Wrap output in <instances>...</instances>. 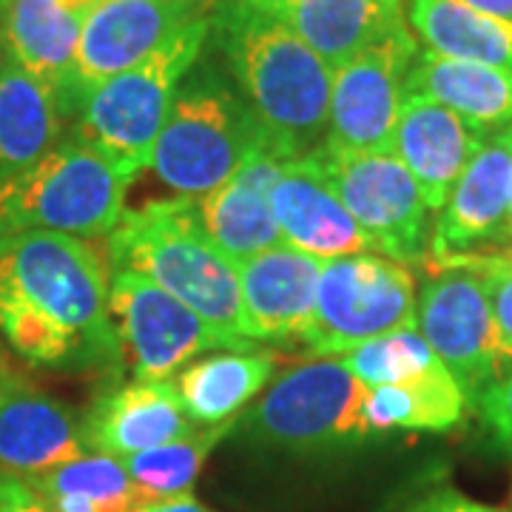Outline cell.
I'll return each mask as SVG.
<instances>
[{
  "mask_svg": "<svg viewBox=\"0 0 512 512\" xmlns=\"http://www.w3.org/2000/svg\"><path fill=\"white\" fill-rule=\"evenodd\" d=\"M0 333L40 367L120 362L109 271L92 242L55 231L0 237Z\"/></svg>",
  "mask_w": 512,
  "mask_h": 512,
  "instance_id": "6da1fadb",
  "label": "cell"
},
{
  "mask_svg": "<svg viewBox=\"0 0 512 512\" xmlns=\"http://www.w3.org/2000/svg\"><path fill=\"white\" fill-rule=\"evenodd\" d=\"M211 32L268 140L291 160L322 146L333 89L328 63L251 0H222Z\"/></svg>",
  "mask_w": 512,
  "mask_h": 512,
  "instance_id": "7a4b0ae2",
  "label": "cell"
},
{
  "mask_svg": "<svg viewBox=\"0 0 512 512\" xmlns=\"http://www.w3.org/2000/svg\"><path fill=\"white\" fill-rule=\"evenodd\" d=\"M109 262L111 271L146 276L180 299L237 350L254 345L245 336L237 265L205 234L191 197L126 211L109 234Z\"/></svg>",
  "mask_w": 512,
  "mask_h": 512,
  "instance_id": "3957f363",
  "label": "cell"
},
{
  "mask_svg": "<svg viewBox=\"0 0 512 512\" xmlns=\"http://www.w3.org/2000/svg\"><path fill=\"white\" fill-rule=\"evenodd\" d=\"M197 66L174 97L151 154L160 183L191 200L231 180L268 143L248 100L211 66Z\"/></svg>",
  "mask_w": 512,
  "mask_h": 512,
  "instance_id": "277c9868",
  "label": "cell"
},
{
  "mask_svg": "<svg viewBox=\"0 0 512 512\" xmlns=\"http://www.w3.org/2000/svg\"><path fill=\"white\" fill-rule=\"evenodd\" d=\"M131 180L86 140H60L35 165L0 183V237L15 231L109 237L126 214Z\"/></svg>",
  "mask_w": 512,
  "mask_h": 512,
  "instance_id": "5b68a950",
  "label": "cell"
},
{
  "mask_svg": "<svg viewBox=\"0 0 512 512\" xmlns=\"http://www.w3.org/2000/svg\"><path fill=\"white\" fill-rule=\"evenodd\" d=\"M208 37L211 20H194L154 55L94 86L77 111V137L137 177L151 165L168 109L188 72L202 60Z\"/></svg>",
  "mask_w": 512,
  "mask_h": 512,
  "instance_id": "8992f818",
  "label": "cell"
},
{
  "mask_svg": "<svg viewBox=\"0 0 512 512\" xmlns=\"http://www.w3.org/2000/svg\"><path fill=\"white\" fill-rule=\"evenodd\" d=\"M367 384L333 356L285 370L242 421L265 447L308 456L353 447L373 436L365 413Z\"/></svg>",
  "mask_w": 512,
  "mask_h": 512,
  "instance_id": "52a82bcc",
  "label": "cell"
},
{
  "mask_svg": "<svg viewBox=\"0 0 512 512\" xmlns=\"http://www.w3.org/2000/svg\"><path fill=\"white\" fill-rule=\"evenodd\" d=\"M416 279L382 254L325 259L311 330L302 342L319 356H342L384 333L416 325Z\"/></svg>",
  "mask_w": 512,
  "mask_h": 512,
  "instance_id": "ba28073f",
  "label": "cell"
},
{
  "mask_svg": "<svg viewBox=\"0 0 512 512\" xmlns=\"http://www.w3.org/2000/svg\"><path fill=\"white\" fill-rule=\"evenodd\" d=\"M311 157L379 254L402 265L424 259L430 251V208L393 151H348L322 143Z\"/></svg>",
  "mask_w": 512,
  "mask_h": 512,
  "instance_id": "9c48e42d",
  "label": "cell"
},
{
  "mask_svg": "<svg viewBox=\"0 0 512 512\" xmlns=\"http://www.w3.org/2000/svg\"><path fill=\"white\" fill-rule=\"evenodd\" d=\"M421 288L416 328L470 402L512 367L484 282L470 265H433Z\"/></svg>",
  "mask_w": 512,
  "mask_h": 512,
  "instance_id": "30bf717a",
  "label": "cell"
},
{
  "mask_svg": "<svg viewBox=\"0 0 512 512\" xmlns=\"http://www.w3.org/2000/svg\"><path fill=\"white\" fill-rule=\"evenodd\" d=\"M109 311L134 382H168L205 350H237L200 313L146 276L114 271L109 279Z\"/></svg>",
  "mask_w": 512,
  "mask_h": 512,
  "instance_id": "8fae6325",
  "label": "cell"
},
{
  "mask_svg": "<svg viewBox=\"0 0 512 512\" xmlns=\"http://www.w3.org/2000/svg\"><path fill=\"white\" fill-rule=\"evenodd\" d=\"M419 55L407 23L370 43L333 69L325 146L348 151H393V128L404 100V80Z\"/></svg>",
  "mask_w": 512,
  "mask_h": 512,
  "instance_id": "7c38bea8",
  "label": "cell"
},
{
  "mask_svg": "<svg viewBox=\"0 0 512 512\" xmlns=\"http://www.w3.org/2000/svg\"><path fill=\"white\" fill-rule=\"evenodd\" d=\"M194 20H200V0H94L77 40L74 83L80 103L94 86L154 55Z\"/></svg>",
  "mask_w": 512,
  "mask_h": 512,
  "instance_id": "4fadbf2b",
  "label": "cell"
},
{
  "mask_svg": "<svg viewBox=\"0 0 512 512\" xmlns=\"http://www.w3.org/2000/svg\"><path fill=\"white\" fill-rule=\"evenodd\" d=\"M512 185V126L490 131L458 177L430 234L433 262L501 248Z\"/></svg>",
  "mask_w": 512,
  "mask_h": 512,
  "instance_id": "5bb4252c",
  "label": "cell"
},
{
  "mask_svg": "<svg viewBox=\"0 0 512 512\" xmlns=\"http://www.w3.org/2000/svg\"><path fill=\"white\" fill-rule=\"evenodd\" d=\"M288 163L291 157L268 140L239 165L231 180L194 200L205 234L234 265L285 245L271 208V191Z\"/></svg>",
  "mask_w": 512,
  "mask_h": 512,
  "instance_id": "9a60e30c",
  "label": "cell"
},
{
  "mask_svg": "<svg viewBox=\"0 0 512 512\" xmlns=\"http://www.w3.org/2000/svg\"><path fill=\"white\" fill-rule=\"evenodd\" d=\"M322 262L291 245H276L239 262L245 336L251 342L305 339L316 311Z\"/></svg>",
  "mask_w": 512,
  "mask_h": 512,
  "instance_id": "2e32d148",
  "label": "cell"
},
{
  "mask_svg": "<svg viewBox=\"0 0 512 512\" xmlns=\"http://www.w3.org/2000/svg\"><path fill=\"white\" fill-rule=\"evenodd\" d=\"M271 208L285 245L302 254L319 259L379 254L311 154L285 165L271 191Z\"/></svg>",
  "mask_w": 512,
  "mask_h": 512,
  "instance_id": "e0dca14e",
  "label": "cell"
},
{
  "mask_svg": "<svg viewBox=\"0 0 512 512\" xmlns=\"http://www.w3.org/2000/svg\"><path fill=\"white\" fill-rule=\"evenodd\" d=\"M83 419L63 402L6 376L0 390V470L23 481L86 456Z\"/></svg>",
  "mask_w": 512,
  "mask_h": 512,
  "instance_id": "ac0fdd59",
  "label": "cell"
},
{
  "mask_svg": "<svg viewBox=\"0 0 512 512\" xmlns=\"http://www.w3.org/2000/svg\"><path fill=\"white\" fill-rule=\"evenodd\" d=\"M484 137V131L436 100L404 94L393 128V154L413 174L427 208L441 211Z\"/></svg>",
  "mask_w": 512,
  "mask_h": 512,
  "instance_id": "d6986e66",
  "label": "cell"
},
{
  "mask_svg": "<svg viewBox=\"0 0 512 512\" xmlns=\"http://www.w3.org/2000/svg\"><path fill=\"white\" fill-rule=\"evenodd\" d=\"M80 23L83 18L60 0H9L0 6L3 52L55 92L66 117L80 111L74 83Z\"/></svg>",
  "mask_w": 512,
  "mask_h": 512,
  "instance_id": "ffe728a7",
  "label": "cell"
},
{
  "mask_svg": "<svg viewBox=\"0 0 512 512\" xmlns=\"http://www.w3.org/2000/svg\"><path fill=\"white\" fill-rule=\"evenodd\" d=\"M174 382H134L103 396L83 419L89 453L128 458L194 433Z\"/></svg>",
  "mask_w": 512,
  "mask_h": 512,
  "instance_id": "44dd1931",
  "label": "cell"
},
{
  "mask_svg": "<svg viewBox=\"0 0 512 512\" xmlns=\"http://www.w3.org/2000/svg\"><path fill=\"white\" fill-rule=\"evenodd\" d=\"M282 20L316 55L339 69L390 29L404 23V0H251Z\"/></svg>",
  "mask_w": 512,
  "mask_h": 512,
  "instance_id": "7402d4cb",
  "label": "cell"
},
{
  "mask_svg": "<svg viewBox=\"0 0 512 512\" xmlns=\"http://www.w3.org/2000/svg\"><path fill=\"white\" fill-rule=\"evenodd\" d=\"M404 94L430 97L484 134L512 126V69L504 66L453 60L424 49L407 72Z\"/></svg>",
  "mask_w": 512,
  "mask_h": 512,
  "instance_id": "603a6c76",
  "label": "cell"
},
{
  "mask_svg": "<svg viewBox=\"0 0 512 512\" xmlns=\"http://www.w3.org/2000/svg\"><path fill=\"white\" fill-rule=\"evenodd\" d=\"M60 100L3 52L0 57V183L35 165L63 140Z\"/></svg>",
  "mask_w": 512,
  "mask_h": 512,
  "instance_id": "cb8c5ba5",
  "label": "cell"
},
{
  "mask_svg": "<svg viewBox=\"0 0 512 512\" xmlns=\"http://www.w3.org/2000/svg\"><path fill=\"white\" fill-rule=\"evenodd\" d=\"M276 373V353L268 350H228L183 367L177 376V396L185 416L200 424L234 419Z\"/></svg>",
  "mask_w": 512,
  "mask_h": 512,
  "instance_id": "d4e9b609",
  "label": "cell"
},
{
  "mask_svg": "<svg viewBox=\"0 0 512 512\" xmlns=\"http://www.w3.org/2000/svg\"><path fill=\"white\" fill-rule=\"evenodd\" d=\"M407 20L427 52L512 69V23L464 0H407Z\"/></svg>",
  "mask_w": 512,
  "mask_h": 512,
  "instance_id": "484cf974",
  "label": "cell"
},
{
  "mask_svg": "<svg viewBox=\"0 0 512 512\" xmlns=\"http://www.w3.org/2000/svg\"><path fill=\"white\" fill-rule=\"evenodd\" d=\"M29 484L52 512H143L168 501L140 487L120 458L103 453L66 461Z\"/></svg>",
  "mask_w": 512,
  "mask_h": 512,
  "instance_id": "4316f807",
  "label": "cell"
},
{
  "mask_svg": "<svg viewBox=\"0 0 512 512\" xmlns=\"http://www.w3.org/2000/svg\"><path fill=\"white\" fill-rule=\"evenodd\" d=\"M467 393L447 367L436 365L402 384L367 387L365 413L373 433L387 430H430L444 433L464 419Z\"/></svg>",
  "mask_w": 512,
  "mask_h": 512,
  "instance_id": "83f0119b",
  "label": "cell"
},
{
  "mask_svg": "<svg viewBox=\"0 0 512 512\" xmlns=\"http://www.w3.org/2000/svg\"><path fill=\"white\" fill-rule=\"evenodd\" d=\"M237 424L234 419L211 424L205 430H194L183 439L168 441L160 447L143 450L137 456L120 458L126 464L128 476L134 478L140 487H146L148 493L160 495V498H180L194 490L197 478H200L202 464L208 453L220 444Z\"/></svg>",
  "mask_w": 512,
  "mask_h": 512,
  "instance_id": "f1b7e54d",
  "label": "cell"
},
{
  "mask_svg": "<svg viewBox=\"0 0 512 512\" xmlns=\"http://www.w3.org/2000/svg\"><path fill=\"white\" fill-rule=\"evenodd\" d=\"M339 362L367 387L402 384L439 365L416 325L384 333L339 356Z\"/></svg>",
  "mask_w": 512,
  "mask_h": 512,
  "instance_id": "f546056e",
  "label": "cell"
},
{
  "mask_svg": "<svg viewBox=\"0 0 512 512\" xmlns=\"http://www.w3.org/2000/svg\"><path fill=\"white\" fill-rule=\"evenodd\" d=\"M433 265H470L476 268L487 299L493 305V316L498 322V330L512 350V262L498 254H470L456 256V259H444V262H433Z\"/></svg>",
  "mask_w": 512,
  "mask_h": 512,
  "instance_id": "4dcf8cb0",
  "label": "cell"
},
{
  "mask_svg": "<svg viewBox=\"0 0 512 512\" xmlns=\"http://www.w3.org/2000/svg\"><path fill=\"white\" fill-rule=\"evenodd\" d=\"M476 407L495 441L512 453V367L478 396Z\"/></svg>",
  "mask_w": 512,
  "mask_h": 512,
  "instance_id": "1f68e13d",
  "label": "cell"
},
{
  "mask_svg": "<svg viewBox=\"0 0 512 512\" xmlns=\"http://www.w3.org/2000/svg\"><path fill=\"white\" fill-rule=\"evenodd\" d=\"M0 512H52L37 490L18 476L0 470Z\"/></svg>",
  "mask_w": 512,
  "mask_h": 512,
  "instance_id": "d6a6232c",
  "label": "cell"
},
{
  "mask_svg": "<svg viewBox=\"0 0 512 512\" xmlns=\"http://www.w3.org/2000/svg\"><path fill=\"white\" fill-rule=\"evenodd\" d=\"M410 512H507V510L478 504V501L467 498V495L456 493V490H439V493H430L427 498H421L419 504H416Z\"/></svg>",
  "mask_w": 512,
  "mask_h": 512,
  "instance_id": "836d02e7",
  "label": "cell"
},
{
  "mask_svg": "<svg viewBox=\"0 0 512 512\" xmlns=\"http://www.w3.org/2000/svg\"><path fill=\"white\" fill-rule=\"evenodd\" d=\"M143 512H214L211 507H205L200 498H194V493L180 495V498H168L163 504H154Z\"/></svg>",
  "mask_w": 512,
  "mask_h": 512,
  "instance_id": "e575fe53",
  "label": "cell"
},
{
  "mask_svg": "<svg viewBox=\"0 0 512 512\" xmlns=\"http://www.w3.org/2000/svg\"><path fill=\"white\" fill-rule=\"evenodd\" d=\"M464 3H470V6H476V9L487 12V15H495V18L510 20L512 23V0H464Z\"/></svg>",
  "mask_w": 512,
  "mask_h": 512,
  "instance_id": "d590c367",
  "label": "cell"
},
{
  "mask_svg": "<svg viewBox=\"0 0 512 512\" xmlns=\"http://www.w3.org/2000/svg\"><path fill=\"white\" fill-rule=\"evenodd\" d=\"M512 248V185H510V208H507V222H504V234H501V248Z\"/></svg>",
  "mask_w": 512,
  "mask_h": 512,
  "instance_id": "8d00e7d4",
  "label": "cell"
},
{
  "mask_svg": "<svg viewBox=\"0 0 512 512\" xmlns=\"http://www.w3.org/2000/svg\"><path fill=\"white\" fill-rule=\"evenodd\" d=\"M60 3H63L69 12L80 15V18H83V15H86V12H89V9L94 6V0H60Z\"/></svg>",
  "mask_w": 512,
  "mask_h": 512,
  "instance_id": "74e56055",
  "label": "cell"
},
{
  "mask_svg": "<svg viewBox=\"0 0 512 512\" xmlns=\"http://www.w3.org/2000/svg\"><path fill=\"white\" fill-rule=\"evenodd\" d=\"M493 254L504 256V259H510V262H512V248H504V251H493Z\"/></svg>",
  "mask_w": 512,
  "mask_h": 512,
  "instance_id": "f35d334b",
  "label": "cell"
},
{
  "mask_svg": "<svg viewBox=\"0 0 512 512\" xmlns=\"http://www.w3.org/2000/svg\"><path fill=\"white\" fill-rule=\"evenodd\" d=\"M6 376H9V373H6V367H0V390H3V382H6Z\"/></svg>",
  "mask_w": 512,
  "mask_h": 512,
  "instance_id": "ab89813d",
  "label": "cell"
},
{
  "mask_svg": "<svg viewBox=\"0 0 512 512\" xmlns=\"http://www.w3.org/2000/svg\"><path fill=\"white\" fill-rule=\"evenodd\" d=\"M0 367H3V353H0Z\"/></svg>",
  "mask_w": 512,
  "mask_h": 512,
  "instance_id": "60d3db41",
  "label": "cell"
},
{
  "mask_svg": "<svg viewBox=\"0 0 512 512\" xmlns=\"http://www.w3.org/2000/svg\"><path fill=\"white\" fill-rule=\"evenodd\" d=\"M3 3H9V0H0V6H3Z\"/></svg>",
  "mask_w": 512,
  "mask_h": 512,
  "instance_id": "b9f144b4",
  "label": "cell"
},
{
  "mask_svg": "<svg viewBox=\"0 0 512 512\" xmlns=\"http://www.w3.org/2000/svg\"><path fill=\"white\" fill-rule=\"evenodd\" d=\"M0 57H3V55H0Z\"/></svg>",
  "mask_w": 512,
  "mask_h": 512,
  "instance_id": "7bdbcfd3",
  "label": "cell"
}]
</instances>
